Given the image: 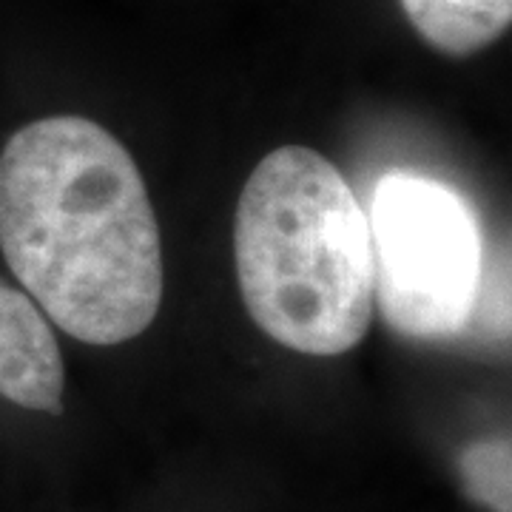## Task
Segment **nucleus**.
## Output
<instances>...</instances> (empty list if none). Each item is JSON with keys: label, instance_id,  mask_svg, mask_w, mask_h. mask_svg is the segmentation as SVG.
Instances as JSON below:
<instances>
[{"label": "nucleus", "instance_id": "obj_1", "mask_svg": "<svg viewBox=\"0 0 512 512\" xmlns=\"http://www.w3.org/2000/svg\"><path fill=\"white\" fill-rule=\"evenodd\" d=\"M0 248L37 308L86 345L128 342L160 311L163 248L143 174L86 117H46L9 137Z\"/></svg>", "mask_w": 512, "mask_h": 512}, {"label": "nucleus", "instance_id": "obj_2", "mask_svg": "<svg viewBox=\"0 0 512 512\" xmlns=\"http://www.w3.org/2000/svg\"><path fill=\"white\" fill-rule=\"evenodd\" d=\"M239 291L282 348L339 356L373 319V245L359 197L328 157L282 146L256 165L234 220Z\"/></svg>", "mask_w": 512, "mask_h": 512}, {"label": "nucleus", "instance_id": "obj_3", "mask_svg": "<svg viewBox=\"0 0 512 512\" xmlns=\"http://www.w3.org/2000/svg\"><path fill=\"white\" fill-rule=\"evenodd\" d=\"M373 302L410 339H453L481 308L484 234L476 208L436 177L390 171L370 200Z\"/></svg>", "mask_w": 512, "mask_h": 512}, {"label": "nucleus", "instance_id": "obj_4", "mask_svg": "<svg viewBox=\"0 0 512 512\" xmlns=\"http://www.w3.org/2000/svg\"><path fill=\"white\" fill-rule=\"evenodd\" d=\"M63 390L66 370L55 330L29 293L0 282V396L60 416Z\"/></svg>", "mask_w": 512, "mask_h": 512}, {"label": "nucleus", "instance_id": "obj_5", "mask_svg": "<svg viewBox=\"0 0 512 512\" xmlns=\"http://www.w3.org/2000/svg\"><path fill=\"white\" fill-rule=\"evenodd\" d=\"M424 43L447 57H470L510 29L512 0H399Z\"/></svg>", "mask_w": 512, "mask_h": 512}, {"label": "nucleus", "instance_id": "obj_6", "mask_svg": "<svg viewBox=\"0 0 512 512\" xmlns=\"http://www.w3.org/2000/svg\"><path fill=\"white\" fill-rule=\"evenodd\" d=\"M464 493L490 512H512V447L507 436L470 441L458 456Z\"/></svg>", "mask_w": 512, "mask_h": 512}]
</instances>
